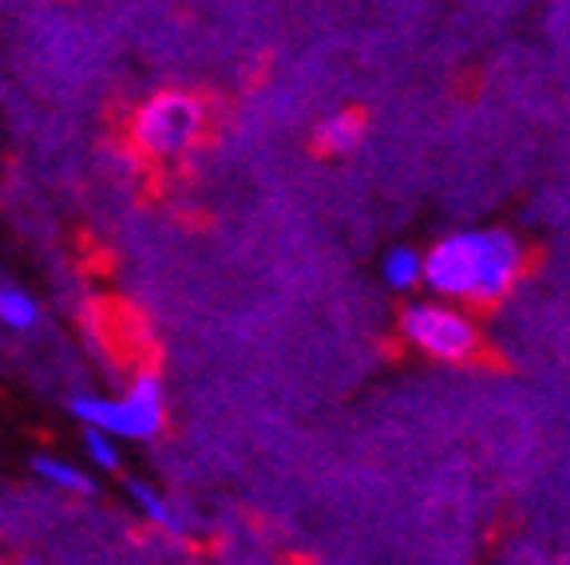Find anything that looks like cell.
<instances>
[{
    "label": "cell",
    "mask_w": 570,
    "mask_h": 565,
    "mask_svg": "<svg viewBox=\"0 0 570 565\" xmlns=\"http://www.w3.org/2000/svg\"><path fill=\"white\" fill-rule=\"evenodd\" d=\"M523 274V241L511 230H460L424 254V289L455 305H499Z\"/></svg>",
    "instance_id": "1"
},
{
    "label": "cell",
    "mask_w": 570,
    "mask_h": 565,
    "mask_svg": "<svg viewBox=\"0 0 570 565\" xmlns=\"http://www.w3.org/2000/svg\"><path fill=\"white\" fill-rule=\"evenodd\" d=\"M401 333L416 353L444 364H463L480 353V325L472 313L444 297L412 300L401 313Z\"/></svg>",
    "instance_id": "2"
},
{
    "label": "cell",
    "mask_w": 570,
    "mask_h": 565,
    "mask_svg": "<svg viewBox=\"0 0 570 565\" xmlns=\"http://www.w3.org/2000/svg\"><path fill=\"white\" fill-rule=\"evenodd\" d=\"M131 135L147 155H187L203 135V103L187 91H159L135 111Z\"/></svg>",
    "instance_id": "3"
},
{
    "label": "cell",
    "mask_w": 570,
    "mask_h": 565,
    "mask_svg": "<svg viewBox=\"0 0 570 565\" xmlns=\"http://www.w3.org/2000/svg\"><path fill=\"white\" fill-rule=\"evenodd\" d=\"M68 407H71V416L80 419V424L96 427V432L111 435V439H151V435H147V427L139 424V416H135L124 399L76 396Z\"/></svg>",
    "instance_id": "4"
},
{
    "label": "cell",
    "mask_w": 570,
    "mask_h": 565,
    "mask_svg": "<svg viewBox=\"0 0 570 565\" xmlns=\"http://www.w3.org/2000/svg\"><path fill=\"white\" fill-rule=\"evenodd\" d=\"M365 142V116L361 111H333L317 123V147L333 159H345Z\"/></svg>",
    "instance_id": "5"
},
{
    "label": "cell",
    "mask_w": 570,
    "mask_h": 565,
    "mask_svg": "<svg viewBox=\"0 0 570 565\" xmlns=\"http://www.w3.org/2000/svg\"><path fill=\"white\" fill-rule=\"evenodd\" d=\"M124 404L131 407L135 416H139V424L147 427V435H159L163 432V419H167V404H163V384L155 371H142V376H135L131 384H127V396Z\"/></svg>",
    "instance_id": "6"
},
{
    "label": "cell",
    "mask_w": 570,
    "mask_h": 565,
    "mask_svg": "<svg viewBox=\"0 0 570 565\" xmlns=\"http://www.w3.org/2000/svg\"><path fill=\"white\" fill-rule=\"evenodd\" d=\"M381 277L392 293H412L424 281V254L412 246H392L381 261Z\"/></svg>",
    "instance_id": "7"
},
{
    "label": "cell",
    "mask_w": 570,
    "mask_h": 565,
    "mask_svg": "<svg viewBox=\"0 0 570 565\" xmlns=\"http://www.w3.org/2000/svg\"><path fill=\"white\" fill-rule=\"evenodd\" d=\"M127 490H131V498L142 506V514H147V518H151L155 526H159V531L175 534V538H178L183 531H187V522H183V514H178L175 506H170L167 498H163L159 490H155V486L139 483V478H131V483H127Z\"/></svg>",
    "instance_id": "8"
},
{
    "label": "cell",
    "mask_w": 570,
    "mask_h": 565,
    "mask_svg": "<svg viewBox=\"0 0 570 565\" xmlns=\"http://www.w3.org/2000/svg\"><path fill=\"white\" fill-rule=\"evenodd\" d=\"M0 325L17 328V333H32L40 325V305L24 289L0 281Z\"/></svg>",
    "instance_id": "9"
},
{
    "label": "cell",
    "mask_w": 570,
    "mask_h": 565,
    "mask_svg": "<svg viewBox=\"0 0 570 565\" xmlns=\"http://www.w3.org/2000/svg\"><path fill=\"white\" fill-rule=\"evenodd\" d=\"M32 470L40 478H45V483L60 486V490H71V495H96V483H91V478L83 475V470H76L71 463L52 459V455H36Z\"/></svg>",
    "instance_id": "10"
},
{
    "label": "cell",
    "mask_w": 570,
    "mask_h": 565,
    "mask_svg": "<svg viewBox=\"0 0 570 565\" xmlns=\"http://www.w3.org/2000/svg\"><path fill=\"white\" fill-rule=\"evenodd\" d=\"M83 447H88V455L104 470H119V450H116V443H111V435H104V432H96V427H88V432H83Z\"/></svg>",
    "instance_id": "11"
},
{
    "label": "cell",
    "mask_w": 570,
    "mask_h": 565,
    "mask_svg": "<svg viewBox=\"0 0 570 565\" xmlns=\"http://www.w3.org/2000/svg\"><path fill=\"white\" fill-rule=\"evenodd\" d=\"M20 565H36V562H20Z\"/></svg>",
    "instance_id": "12"
}]
</instances>
